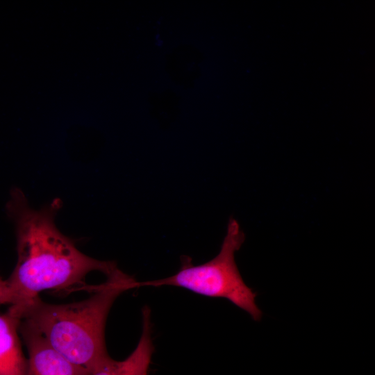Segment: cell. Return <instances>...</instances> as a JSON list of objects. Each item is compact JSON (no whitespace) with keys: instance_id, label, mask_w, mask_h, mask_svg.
I'll use <instances>...</instances> for the list:
<instances>
[{"instance_id":"obj_1","label":"cell","mask_w":375,"mask_h":375,"mask_svg":"<svg viewBox=\"0 0 375 375\" xmlns=\"http://www.w3.org/2000/svg\"><path fill=\"white\" fill-rule=\"evenodd\" d=\"M61 203L55 199L40 210L31 208L24 193L15 188L7 203L17 236V260L6 280L19 306L44 290L71 292L87 287L86 276L99 271L106 276L118 267L114 261L100 260L82 253L55 224Z\"/></svg>"},{"instance_id":"obj_2","label":"cell","mask_w":375,"mask_h":375,"mask_svg":"<svg viewBox=\"0 0 375 375\" xmlns=\"http://www.w3.org/2000/svg\"><path fill=\"white\" fill-rule=\"evenodd\" d=\"M136 288L138 281L117 268L104 283L92 286V294L84 300L52 304L38 297L8 309L56 351L92 374L110 358L105 327L113 303L122 293Z\"/></svg>"},{"instance_id":"obj_3","label":"cell","mask_w":375,"mask_h":375,"mask_svg":"<svg viewBox=\"0 0 375 375\" xmlns=\"http://www.w3.org/2000/svg\"><path fill=\"white\" fill-rule=\"evenodd\" d=\"M245 240L238 221L231 217L218 254L210 260L194 265L188 256H183L179 270L174 275L153 281L138 282V286L181 287L210 297L224 298L247 312L255 321L262 312L256 302V293L242 278L235 253Z\"/></svg>"},{"instance_id":"obj_4","label":"cell","mask_w":375,"mask_h":375,"mask_svg":"<svg viewBox=\"0 0 375 375\" xmlns=\"http://www.w3.org/2000/svg\"><path fill=\"white\" fill-rule=\"evenodd\" d=\"M19 331L28 351L27 375H91L56 351L27 324L20 322Z\"/></svg>"},{"instance_id":"obj_5","label":"cell","mask_w":375,"mask_h":375,"mask_svg":"<svg viewBox=\"0 0 375 375\" xmlns=\"http://www.w3.org/2000/svg\"><path fill=\"white\" fill-rule=\"evenodd\" d=\"M153 351L151 311L145 306L142 310V334L133 351L123 360H115L110 357L91 375H148Z\"/></svg>"},{"instance_id":"obj_6","label":"cell","mask_w":375,"mask_h":375,"mask_svg":"<svg viewBox=\"0 0 375 375\" xmlns=\"http://www.w3.org/2000/svg\"><path fill=\"white\" fill-rule=\"evenodd\" d=\"M21 319L8 310L0 313V375H27L19 328Z\"/></svg>"},{"instance_id":"obj_7","label":"cell","mask_w":375,"mask_h":375,"mask_svg":"<svg viewBox=\"0 0 375 375\" xmlns=\"http://www.w3.org/2000/svg\"><path fill=\"white\" fill-rule=\"evenodd\" d=\"M16 303V297L7 281L3 280L0 276V306L4 304L12 306Z\"/></svg>"}]
</instances>
